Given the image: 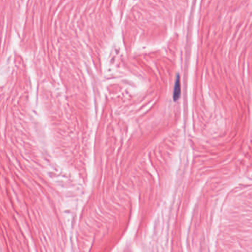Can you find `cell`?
Listing matches in <instances>:
<instances>
[{"label": "cell", "mask_w": 252, "mask_h": 252, "mask_svg": "<svg viewBox=\"0 0 252 252\" xmlns=\"http://www.w3.org/2000/svg\"><path fill=\"white\" fill-rule=\"evenodd\" d=\"M181 95V82H180V78L179 76H177L175 85L174 87V92H173V99L174 101H177L180 98Z\"/></svg>", "instance_id": "cell-1"}]
</instances>
